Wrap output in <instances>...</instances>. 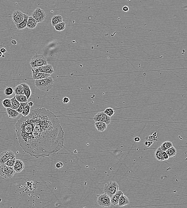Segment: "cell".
I'll list each match as a JSON object with an SVG mask.
<instances>
[{"label":"cell","instance_id":"cell-13","mask_svg":"<svg viewBox=\"0 0 187 208\" xmlns=\"http://www.w3.org/2000/svg\"><path fill=\"white\" fill-rule=\"evenodd\" d=\"M13 167L16 173H20L25 168L24 163L22 160L16 159L15 163Z\"/></svg>","mask_w":187,"mask_h":208},{"label":"cell","instance_id":"cell-39","mask_svg":"<svg viewBox=\"0 0 187 208\" xmlns=\"http://www.w3.org/2000/svg\"><path fill=\"white\" fill-rule=\"evenodd\" d=\"M122 10H123V11L125 12H127L129 10V7L128 6H125L123 7Z\"/></svg>","mask_w":187,"mask_h":208},{"label":"cell","instance_id":"cell-5","mask_svg":"<svg viewBox=\"0 0 187 208\" xmlns=\"http://www.w3.org/2000/svg\"><path fill=\"white\" fill-rule=\"evenodd\" d=\"M15 173L13 167H9L4 164L0 166V175L5 178L10 179Z\"/></svg>","mask_w":187,"mask_h":208},{"label":"cell","instance_id":"cell-33","mask_svg":"<svg viewBox=\"0 0 187 208\" xmlns=\"http://www.w3.org/2000/svg\"><path fill=\"white\" fill-rule=\"evenodd\" d=\"M16 161V158L13 159H10L5 162L4 165L9 167H13Z\"/></svg>","mask_w":187,"mask_h":208},{"label":"cell","instance_id":"cell-22","mask_svg":"<svg viewBox=\"0 0 187 208\" xmlns=\"http://www.w3.org/2000/svg\"><path fill=\"white\" fill-rule=\"evenodd\" d=\"M162 151L160 147H159L157 149L154 153V156L156 159L159 161H164V159L162 156Z\"/></svg>","mask_w":187,"mask_h":208},{"label":"cell","instance_id":"cell-20","mask_svg":"<svg viewBox=\"0 0 187 208\" xmlns=\"http://www.w3.org/2000/svg\"><path fill=\"white\" fill-rule=\"evenodd\" d=\"M63 22V17L60 15L53 16L51 19V24L53 27L58 24L59 23Z\"/></svg>","mask_w":187,"mask_h":208},{"label":"cell","instance_id":"cell-10","mask_svg":"<svg viewBox=\"0 0 187 208\" xmlns=\"http://www.w3.org/2000/svg\"><path fill=\"white\" fill-rule=\"evenodd\" d=\"M25 14L21 11L16 10L13 12L12 15V20L14 24H19L24 20Z\"/></svg>","mask_w":187,"mask_h":208},{"label":"cell","instance_id":"cell-36","mask_svg":"<svg viewBox=\"0 0 187 208\" xmlns=\"http://www.w3.org/2000/svg\"><path fill=\"white\" fill-rule=\"evenodd\" d=\"M162 156L164 160H168L169 158L165 151H162Z\"/></svg>","mask_w":187,"mask_h":208},{"label":"cell","instance_id":"cell-41","mask_svg":"<svg viewBox=\"0 0 187 208\" xmlns=\"http://www.w3.org/2000/svg\"><path fill=\"white\" fill-rule=\"evenodd\" d=\"M6 49L4 48H1L0 49V52H1L2 53H3L6 52Z\"/></svg>","mask_w":187,"mask_h":208},{"label":"cell","instance_id":"cell-17","mask_svg":"<svg viewBox=\"0 0 187 208\" xmlns=\"http://www.w3.org/2000/svg\"><path fill=\"white\" fill-rule=\"evenodd\" d=\"M6 109V113H7L8 116L10 118H15L19 115V113L16 110L12 109L11 108H7Z\"/></svg>","mask_w":187,"mask_h":208},{"label":"cell","instance_id":"cell-2","mask_svg":"<svg viewBox=\"0 0 187 208\" xmlns=\"http://www.w3.org/2000/svg\"><path fill=\"white\" fill-rule=\"evenodd\" d=\"M54 80L49 76L41 80H35V85L38 89L44 91H48L53 86Z\"/></svg>","mask_w":187,"mask_h":208},{"label":"cell","instance_id":"cell-4","mask_svg":"<svg viewBox=\"0 0 187 208\" xmlns=\"http://www.w3.org/2000/svg\"><path fill=\"white\" fill-rule=\"evenodd\" d=\"M119 185L115 181L108 182L105 184L103 188L104 193L111 198L115 193L119 190Z\"/></svg>","mask_w":187,"mask_h":208},{"label":"cell","instance_id":"cell-31","mask_svg":"<svg viewBox=\"0 0 187 208\" xmlns=\"http://www.w3.org/2000/svg\"><path fill=\"white\" fill-rule=\"evenodd\" d=\"M30 109H31V107H30L27 104L23 109V111L21 113L22 114L24 117H26L27 116H28L31 112Z\"/></svg>","mask_w":187,"mask_h":208},{"label":"cell","instance_id":"cell-42","mask_svg":"<svg viewBox=\"0 0 187 208\" xmlns=\"http://www.w3.org/2000/svg\"><path fill=\"white\" fill-rule=\"evenodd\" d=\"M11 43L12 44H13V45H16L17 44V41H16L15 40H13L11 41Z\"/></svg>","mask_w":187,"mask_h":208},{"label":"cell","instance_id":"cell-34","mask_svg":"<svg viewBox=\"0 0 187 208\" xmlns=\"http://www.w3.org/2000/svg\"><path fill=\"white\" fill-rule=\"evenodd\" d=\"M27 104H28V102L20 103V105L18 109L16 110L19 114H21L22 113V111H23V109H24V107H25L27 105Z\"/></svg>","mask_w":187,"mask_h":208},{"label":"cell","instance_id":"cell-9","mask_svg":"<svg viewBox=\"0 0 187 208\" xmlns=\"http://www.w3.org/2000/svg\"><path fill=\"white\" fill-rule=\"evenodd\" d=\"M14 158H16L15 155L13 151L10 150L4 151L0 154V163L4 165L8 160Z\"/></svg>","mask_w":187,"mask_h":208},{"label":"cell","instance_id":"cell-18","mask_svg":"<svg viewBox=\"0 0 187 208\" xmlns=\"http://www.w3.org/2000/svg\"><path fill=\"white\" fill-rule=\"evenodd\" d=\"M95 125L98 131L103 132L106 129L107 125L104 122H95Z\"/></svg>","mask_w":187,"mask_h":208},{"label":"cell","instance_id":"cell-28","mask_svg":"<svg viewBox=\"0 0 187 208\" xmlns=\"http://www.w3.org/2000/svg\"><path fill=\"white\" fill-rule=\"evenodd\" d=\"M16 99L19 103H26L28 102V99L27 96L24 95H15Z\"/></svg>","mask_w":187,"mask_h":208},{"label":"cell","instance_id":"cell-44","mask_svg":"<svg viewBox=\"0 0 187 208\" xmlns=\"http://www.w3.org/2000/svg\"><path fill=\"white\" fill-rule=\"evenodd\" d=\"M3 53H2L1 52H0V57H1L2 55H3Z\"/></svg>","mask_w":187,"mask_h":208},{"label":"cell","instance_id":"cell-21","mask_svg":"<svg viewBox=\"0 0 187 208\" xmlns=\"http://www.w3.org/2000/svg\"><path fill=\"white\" fill-rule=\"evenodd\" d=\"M28 17H29V16L28 15L25 14L24 20L19 24L16 25V27L18 30H23L27 27V23Z\"/></svg>","mask_w":187,"mask_h":208},{"label":"cell","instance_id":"cell-37","mask_svg":"<svg viewBox=\"0 0 187 208\" xmlns=\"http://www.w3.org/2000/svg\"><path fill=\"white\" fill-rule=\"evenodd\" d=\"M62 101H63V103L66 104V103H68L70 102V99H69V98L67 97H64L62 100Z\"/></svg>","mask_w":187,"mask_h":208},{"label":"cell","instance_id":"cell-29","mask_svg":"<svg viewBox=\"0 0 187 208\" xmlns=\"http://www.w3.org/2000/svg\"><path fill=\"white\" fill-rule=\"evenodd\" d=\"M2 103L4 108H11V104L10 101V99L7 98L4 99L2 102Z\"/></svg>","mask_w":187,"mask_h":208},{"label":"cell","instance_id":"cell-23","mask_svg":"<svg viewBox=\"0 0 187 208\" xmlns=\"http://www.w3.org/2000/svg\"><path fill=\"white\" fill-rule=\"evenodd\" d=\"M10 101L11 104V108L14 110H17L18 109L19 106L20 105V103H19L18 100H17L14 96L13 98L10 99Z\"/></svg>","mask_w":187,"mask_h":208},{"label":"cell","instance_id":"cell-24","mask_svg":"<svg viewBox=\"0 0 187 208\" xmlns=\"http://www.w3.org/2000/svg\"><path fill=\"white\" fill-rule=\"evenodd\" d=\"M166 153L168 155L169 157H172L175 156L177 153V150L175 147L172 146L166 150Z\"/></svg>","mask_w":187,"mask_h":208},{"label":"cell","instance_id":"cell-16","mask_svg":"<svg viewBox=\"0 0 187 208\" xmlns=\"http://www.w3.org/2000/svg\"><path fill=\"white\" fill-rule=\"evenodd\" d=\"M129 200L128 197L124 194H122L119 199L118 205L119 207H123L124 206L129 204Z\"/></svg>","mask_w":187,"mask_h":208},{"label":"cell","instance_id":"cell-35","mask_svg":"<svg viewBox=\"0 0 187 208\" xmlns=\"http://www.w3.org/2000/svg\"><path fill=\"white\" fill-rule=\"evenodd\" d=\"M63 166V163L61 162H57L56 164H55V166L57 169H59L62 167V166Z\"/></svg>","mask_w":187,"mask_h":208},{"label":"cell","instance_id":"cell-14","mask_svg":"<svg viewBox=\"0 0 187 208\" xmlns=\"http://www.w3.org/2000/svg\"><path fill=\"white\" fill-rule=\"evenodd\" d=\"M123 194V192L119 190L115 193V194L111 198V204H113L114 205H116L118 204L119 199L120 198V196Z\"/></svg>","mask_w":187,"mask_h":208},{"label":"cell","instance_id":"cell-25","mask_svg":"<svg viewBox=\"0 0 187 208\" xmlns=\"http://www.w3.org/2000/svg\"><path fill=\"white\" fill-rule=\"evenodd\" d=\"M14 92L15 95H24L23 87L22 84H20L17 85L14 89Z\"/></svg>","mask_w":187,"mask_h":208},{"label":"cell","instance_id":"cell-32","mask_svg":"<svg viewBox=\"0 0 187 208\" xmlns=\"http://www.w3.org/2000/svg\"><path fill=\"white\" fill-rule=\"evenodd\" d=\"M104 113L107 114L109 117H111L115 113V110L114 109L112 108H107L105 109Z\"/></svg>","mask_w":187,"mask_h":208},{"label":"cell","instance_id":"cell-1","mask_svg":"<svg viewBox=\"0 0 187 208\" xmlns=\"http://www.w3.org/2000/svg\"><path fill=\"white\" fill-rule=\"evenodd\" d=\"M16 132L24 152L36 158L49 156L64 147V132L59 120L45 108L22 116L16 124Z\"/></svg>","mask_w":187,"mask_h":208},{"label":"cell","instance_id":"cell-26","mask_svg":"<svg viewBox=\"0 0 187 208\" xmlns=\"http://www.w3.org/2000/svg\"><path fill=\"white\" fill-rule=\"evenodd\" d=\"M172 146H173V144L171 141H166L162 144L160 147L162 151H165L168 148L172 147Z\"/></svg>","mask_w":187,"mask_h":208},{"label":"cell","instance_id":"cell-45","mask_svg":"<svg viewBox=\"0 0 187 208\" xmlns=\"http://www.w3.org/2000/svg\"><path fill=\"white\" fill-rule=\"evenodd\" d=\"M5 57V56L4 55H2V57H3V58H4V57Z\"/></svg>","mask_w":187,"mask_h":208},{"label":"cell","instance_id":"cell-11","mask_svg":"<svg viewBox=\"0 0 187 208\" xmlns=\"http://www.w3.org/2000/svg\"><path fill=\"white\" fill-rule=\"evenodd\" d=\"M33 70L36 72H40L45 73L52 74L54 72L53 66L50 64H47L43 66L33 68Z\"/></svg>","mask_w":187,"mask_h":208},{"label":"cell","instance_id":"cell-27","mask_svg":"<svg viewBox=\"0 0 187 208\" xmlns=\"http://www.w3.org/2000/svg\"><path fill=\"white\" fill-rule=\"evenodd\" d=\"M55 29L56 31L58 32H60L65 30L66 28V23L63 21L61 23H58L55 26Z\"/></svg>","mask_w":187,"mask_h":208},{"label":"cell","instance_id":"cell-6","mask_svg":"<svg viewBox=\"0 0 187 208\" xmlns=\"http://www.w3.org/2000/svg\"><path fill=\"white\" fill-rule=\"evenodd\" d=\"M97 203L101 207H109L111 204V198L105 193L101 194L98 197Z\"/></svg>","mask_w":187,"mask_h":208},{"label":"cell","instance_id":"cell-38","mask_svg":"<svg viewBox=\"0 0 187 208\" xmlns=\"http://www.w3.org/2000/svg\"><path fill=\"white\" fill-rule=\"evenodd\" d=\"M152 143H153V142H152V141H146L145 142H144L145 145L147 146L148 147L151 146Z\"/></svg>","mask_w":187,"mask_h":208},{"label":"cell","instance_id":"cell-19","mask_svg":"<svg viewBox=\"0 0 187 208\" xmlns=\"http://www.w3.org/2000/svg\"><path fill=\"white\" fill-rule=\"evenodd\" d=\"M22 84L23 86L24 95L27 96L28 100L32 94V91L31 90V88L30 87L29 85L26 83H22Z\"/></svg>","mask_w":187,"mask_h":208},{"label":"cell","instance_id":"cell-15","mask_svg":"<svg viewBox=\"0 0 187 208\" xmlns=\"http://www.w3.org/2000/svg\"><path fill=\"white\" fill-rule=\"evenodd\" d=\"M37 24H38V23L36 21V20L34 19L31 16H29L27 23V27L28 29H34L35 28H36Z\"/></svg>","mask_w":187,"mask_h":208},{"label":"cell","instance_id":"cell-7","mask_svg":"<svg viewBox=\"0 0 187 208\" xmlns=\"http://www.w3.org/2000/svg\"><path fill=\"white\" fill-rule=\"evenodd\" d=\"M31 16L36 20L38 23H42L46 18V13L40 8H37L33 12Z\"/></svg>","mask_w":187,"mask_h":208},{"label":"cell","instance_id":"cell-43","mask_svg":"<svg viewBox=\"0 0 187 208\" xmlns=\"http://www.w3.org/2000/svg\"><path fill=\"white\" fill-rule=\"evenodd\" d=\"M28 104L30 107H32L34 105V103L32 101H30L29 103H28Z\"/></svg>","mask_w":187,"mask_h":208},{"label":"cell","instance_id":"cell-8","mask_svg":"<svg viewBox=\"0 0 187 208\" xmlns=\"http://www.w3.org/2000/svg\"><path fill=\"white\" fill-rule=\"evenodd\" d=\"M94 121L95 122H102L106 123L107 125L110 124L111 122V117H109L104 112H99L94 116Z\"/></svg>","mask_w":187,"mask_h":208},{"label":"cell","instance_id":"cell-40","mask_svg":"<svg viewBox=\"0 0 187 208\" xmlns=\"http://www.w3.org/2000/svg\"><path fill=\"white\" fill-rule=\"evenodd\" d=\"M134 140L135 142H139L140 141V138L138 137H136L134 138Z\"/></svg>","mask_w":187,"mask_h":208},{"label":"cell","instance_id":"cell-30","mask_svg":"<svg viewBox=\"0 0 187 208\" xmlns=\"http://www.w3.org/2000/svg\"><path fill=\"white\" fill-rule=\"evenodd\" d=\"M14 93V89L10 86H8L4 89V93L6 96H10Z\"/></svg>","mask_w":187,"mask_h":208},{"label":"cell","instance_id":"cell-12","mask_svg":"<svg viewBox=\"0 0 187 208\" xmlns=\"http://www.w3.org/2000/svg\"><path fill=\"white\" fill-rule=\"evenodd\" d=\"M32 78L35 80H41L50 76L49 74L45 73L40 72H36L32 69Z\"/></svg>","mask_w":187,"mask_h":208},{"label":"cell","instance_id":"cell-3","mask_svg":"<svg viewBox=\"0 0 187 208\" xmlns=\"http://www.w3.org/2000/svg\"><path fill=\"white\" fill-rule=\"evenodd\" d=\"M48 64L46 57L41 54H36L31 60L30 65L32 68L38 67Z\"/></svg>","mask_w":187,"mask_h":208}]
</instances>
